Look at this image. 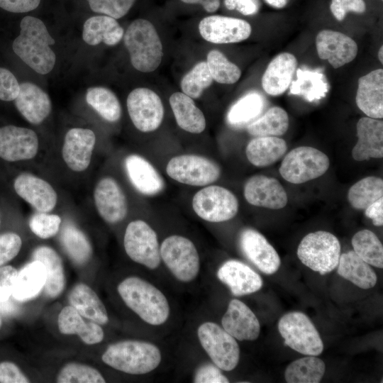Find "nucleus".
<instances>
[{
  "mask_svg": "<svg viewBox=\"0 0 383 383\" xmlns=\"http://www.w3.org/2000/svg\"><path fill=\"white\" fill-rule=\"evenodd\" d=\"M127 109L134 126L141 132L157 130L164 118V106L154 91L145 87L132 90L126 100Z\"/></svg>",
  "mask_w": 383,
  "mask_h": 383,
  "instance_id": "13",
  "label": "nucleus"
},
{
  "mask_svg": "<svg viewBox=\"0 0 383 383\" xmlns=\"http://www.w3.org/2000/svg\"><path fill=\"white\" fill-rule=\"evenodd\" d=\"M19 84L11 71L0 67V100L13 101L19 92Z\"/></svg>",
  "mask_w": 383,
  "mask_h": 383,
  "instance_id": "50",
  "label": "nucleus"
},
{
  "mask_svg": "<svg viewBox=\"0 0 383 383\" xmlns=\"http://www.w3.org/2000/svg\"><path fill=\"white\" fill-rule=\"evenodd\" d=\"M60 223L61 218L59 216L40 212L31 216L29 227L38 237L47 239L57 233Z\"/></svg>",
  "mask_w": 383,
  "mask_h": 383,
  "instance_id": "47",
  "label": "nucleus"
},
{
  "mask_svg": "<svg viewBox=\"0 0 383 383\" xmlns=\"http://www.w3.org/2000/svg\"><path fill=\"white\" fill-rule=\"evenodd\" d=\"M297 256L304 265L323 275L338 266L340 244L338 239L329 232L319 231L310 233L300 242Z\"/></svg>",
  "mask_w": 383,
  "mask_h": 383,
  "instance_id": "5",
  "label": "nucleus"
},
{
  "mask_svg": "<svg viewBox=\"0 0 383 383\" xmlns=\"http://www.w3.org/2000/svg\"><path fill=\"white\" fill-rule=\"evenodd\" d=\"M199 31L209 43L228 44L246 40L250 37L252 28L250 24L243 19L213 15L201 20Z\"/></svg>",
  "mask_w": 383,
  "mask_h": 383,
  "instance_id": "14",
  "label": "nucleus"
},
{
  "mask_svg": "<svg viewBox=\"0 0 383 383\" xmlns=\"http://www.w3.org/2000/svg\"><path fill=\"white\" fill-rule=\"evenodd\" d=\"M325 363L313 355L299 358L291 362L285 370L288 383H318L324 375Z\"/></svg>",
  "mask_w": 383,
  "mask_h": 383,
  "instance_id": "37",
  "label": "nucleus"
},
{
  "mask_svg": "<svg viewBox=\"0 0 383 383\" xmlns=\"http://www.w3.org/2000/svg\"><path fill=\"white\" fill-rule=\"evenodd\" d=\"M1 325H2V321H1V316H0V328L1 327Z\"/></svg>",
  "mask_w": 383,
  "mask_h": 383,
  "instance_id": "62",
  "label": "nucleus"
},
{
  "mask_svg": "<svg viewBox=\"0 0 383 383\" xmlns=\"http://www.w3.org/2000/svg\"><path fill=\"white\" fill-rule=\"evenodd\" d=\"M278 330L284 344L306 355H319L323 350L320 335L310 318L304 313L292 311L278 322Z\"/></svg>",
  "mask_w": 383,
  "mask_h": 383,
  "instance_id": "7",
  "label": "nucleus"
},
{
  "mask_svg": "<svg viewBox=\"0 0 383 383\" xmlns=\"http://www.w3.org/2000/svg\"><path fill=\"white\" fill-rule=\"evenodd\" d=\"M226 7L236 10L245 16L256 14L260 8V0H224Z\"/></svg>",
  "mask_w": 383,
  "mask_h": 383,
  "instance_id": "56",
  "label": "nucleus"
},
{
  "mask_svg": "<svg viewBox=\"0 0 383 383\" xmlns=\"http://www.w3.org/2000/svg\"><path fill=\"white\" fill-rule=\"evenodd\" d=\"M213 80L206 62L201 61L183 77L180 86L184 94L192 99H198L211 85Z\"/></svg>",
  "mask_w": 383,
  "mask_h": 383,
  "instance_id": "45",
  "label": "nucleus"
},
{
  "mask_svg": "<svg viewBox=\"0 0 383 383\" xmlns=\"http://www.w3.org/2000/svg\"><path fill=\"white\" fill-rule=\"evenodd\" d=\"M169 101L180 128L191 133H201L205 130V116L193 99L183 92H175L170 96Z\"/></svg>",
  "mask_w": 383,
  "mask_h": 383,
  "instance_id": "31",
  "label": "nucleus"
},
{
  "mask_svg": "<svg viewBox=\"0 0 383 383\" xmlns=\"http://www.w3.org/2000/svg\"><path fill=\"white\" fill-rule=\"evenodd\" d=\"M101 359L116 370L131 374H143L158 367L162 355L159 348L150 343L124 340L110 345Z\"/></svg>",
  "mask_w": 383,
  "mask_h": 383,
  "instance_id": "4",
  "label": "nucleus"
},
{
  "mask_svg": "<svg viewBox=\"0 0 383 383\" xmlns=\"http://www.w3.org/2000/svg\"><path fill=\"white\" fill-rule=\"evenodd\" d=\"M265 1L272 7L282 9L287 5L288 0H265Z\"/></svg>",
  "mask_w": 383,
  "mask_h": 383,
  "instance_id": "60",
  "label": "nucleus"
},
{
  "mask_svg": "<svg viewBox=\"0 0 383 383\" xmlns=\"http://www.w3.org/2000/svg\"><path fill=\"white\" fill-rule=\"evenodd\" d=\"M297 67L292 53L282 52L269 63L262 77L264 91L271 96L283 94L289 87Z\"/></svg>",
  "mask_w": 383,
  "mask_h": 383,
  "instance_id": "28",
  "label": "nucleus"
},
{
  "mask_svg": "<svg viewBox=\"0 0 383 383\" xmlns=\"http://www.w3.org/2000/svg\"><path fill=\"white\" fill-rule=\"evenodd\" d=\"M20 34L13 40V52L32 70L46 74L53 69L56 56L50 45L55 40L38 18L26 16L20 23Z\"/></svg>",
  "mask_w": 383,
  "mask_h": 383,
  "instance_id": "1",
  "label": "nucleus"
},
{
  "mask_svg": "<svg viewBox=\"0 0 383 383\" xmlns=\"http://www.w3.org/2000/svg\"><path fill=\"white\" fill-rule=\"evenodd\" d=\"M18 311V306L10 298L5 301H0V313L4 316H11L16 314Z\"/></svg>",
  "mask_w": 383,
  "mask_h": 383,
  "instance_id": "59",
  "label": "nucleus"
},
{
  "mask_svg": "<svg viewBox=\"0 0 383 383\" xmlns=\"http://www.w3.org/2000/svg\"><path fill=\"white\" fill-rule=\"evenodd\" d=\"M28 377L18 367L11 362L0 363V382L1 383H28Z\"/></svg>",
  "mask_w": 383,
  "mask_h": 383,
  "instance_id": "54",
  "label": "nucleus"
},
{
  "mask_svg": "<svg viewBox=\"0 0 383 383\" xmlns=\"http://www.w3.org/2000/svg\"><path fill=\"white\" fill-rule=\"evenodd\" d=\"M217 277L236 296L254 293L260 290L263 284L259 274L248 265L235 260L225 262L219 267Z\"/></svg>",
  "mask_w": 383,
  "mask_h": 383,
  "instance_id": "23",
  "label": "nucleus"
},
{
  "mask_svg": "<svg viewBox=\"0 0 383 383\" xmlns=\"http://www.w3.org/2000/svg\"><path fill=\"white\" fill-rule=\"evenodd\" d=\"M123 245L126 254L134 262L149 269H156L161 257L155 231L144 221L136 220L126 227Z\"/></svg>",
  "mask_w": 383,
  "mask_h": 383,
  "instance_id": "12",
  "label": "nucleus"
},
{
  "mask_svg": "<svg viewBox=\"0 0 383 383\" xmlns=\"http://www.w3.org/2000/svg\"><path fill=\"white\" fill-rule=\"evenodd\" d=\"M200 343L213 364L221 370H233L240 359L235 339L213 322H205L197 330Z\"/></svg>",
  "mask_w": 383,
  "mask_h": 383,
  "instance_id": "11",
  "label": "nucleus"
},
{
  "mask_svg": "<svg viewBox=\"0 0 383 383\" xmlns=\"http://www.w3.org/2000/svg\"><path fill=\"white\" fill-rule=\"evenodd\" d=\"M329 165L328 156L321 150L309 146H301L286 155L279 172L287 182L302 184L324 174Z\"/></svg>",
  "mask_w": 383,
  "mask_h": 383,
  "instance_id": "6",
  "label": "nucleus"
},
{
  "mask_svg": "<svg viewBox=\"0 0 383 383\" xmlns=\"http://www.w3.org/2000/svg\"><path fill=\"white\" fill-rule=\"evenodd\" d=\"M86 101L106 121L116 122L121 118V104L109 89L103 87L89 88L86 93Z\"/></svg>",
  "mask_w": 383,
  "mask_h": 383,
  "instance_id": "39",
  "label": "nucleus"
},
{
  "mask_svg": "<svg viewBox=\"0 0 383 383\" xmlns=\"http://www.w3.org/2000/svg\"><path fill=\"white\" fill-rule=\"evenodd\" d=\"M60 241L67 255L77 265L86 263L92 255L89 240L82 231L72 224L65 225Z\"/></svg>",
  "mask_w": 383,
  "mask_h": 383,
  "instance_id": "41",
  "label": "nucleus"
},
{
  "mask_svg": "<svg viewBox=\"0 0 383 383\" xmlns=\"http://www.w3.org/2000/svg\"><path fill=\"white\" fill-rule=\"evenodd\" d=\"M14 101L20 113L33 124L42 123L52 109L48 94L31 82H22L19 84V92Z\"/></svg>",
  "mask_w": 383,
  "mask_h": 383,
  "instance_id": "26",
  "label": "nucleus"
},
{
  "mask_svg": "<svg viewBox=\"0 0 383 383\" xmlns=\"http://www.w3.org/2000/svg\"><path fill=\"white\" fill-rule=\"evenodd\" d=\"M243 194L251 205L270 209L284 208L287 194L280 182L274 177L254 175L244 185Z\"/></svg>",
  "mask_w": 383,
  "mask_h": 383,
  "instance_id": "19",
  "label": "nucleus"
},
{
  "mask_svg": "<svg viewBox=\"0 0 383 383\" xmlns=\"http://www.w3.org/2000/svg\"><path fill=\"white\" fill-rule=\"evenodd\" d=\"M382 196V179L370 176L357 182L350 188L348 199L353 208L365 210Z\"/></svg>",
  "mask_w": 383,
  "mask_h": 383,
  "instance_id": "40",
  "label": "nucleus"
},
{
  "mask_svg": "<svg viewBox=\"0 0 383 383\" xmlns=\"http://www.w3.org/2000/svg\"><path fill=\"white\" fill-rule=\"evenodd\" d=\"M94 199L99 214L106 222L116 223L126 216V197L113 178L105 177L99 181L94 189Z\"/></svg>",
  "mask_w": 383,
  "mask_h": 383,
  "instance_id": "18",
  "label": "nucleus"
},
{
  "mask_svg": "<svg viewBox=\"0 0 383 383\" xmlns=\"http://www.w3.org/2000/svg\"><path fill=\"white\" fill-rule=\"evenodd\" d=\"M18 271L10 265L0 266V301L9 299L12 296Z\"/></svg>",
  "mask_w": 383,
  "mask_h": 383,
  "instance_id": "53",
  "label": "nucleus"
},
{
  "mask_svg": "<svg viewBox=\"0 0 383 383\" xmlns=\"http://www.w3.org/2000/svg\"><path fill=\"white\" fill-rule=\"evenodd\" d=\"M33 259L41 262L46 270L44 289L50 298L59 296L65 284V272L62 260L55 250L48 246H40L33 252Z\"/></svg>",
  "mask_w": 383,
  "mask_h": 383,
  "instance_id": "34",
  "label": "nucleus"
},
{
  "mask_svg": "<svg viewBox=\"0 0 383 383\" xmlns=\"http://www.w3.org/2000/svg\"><path fill=\"white\" fill-rule=\"evenodd\" d=\"M125 168L130 182L140 193L155 196L163 190V179L143 157L135 154L128 155L125 159Z\"/></svg>",
  "mask_w": 383,
  "mask_h": 383,
  "instance_id": "27",
  "label": "nucleus"
},
{
  "mask_svg": "<svg viewBox=\"0 0 383 383\" xmlns=\"http://www.w3.org/2000/svg\"><path fill=\"white\" fill-rule=\"evenodd\" d=\"M40 0H0V8L12 13H26L38 7Z\"/></svg>",
  "mask_w": 383,
  "mask_h": 383,
  "instance_id": "55",
  "label": "nucleus"
},
{
  "mask_svg": "<svg viewBox=\"0 0 383 383\" xmlns=\"http://www.w3.org/2000/svg\"><path fill=\"white\" fill-rule=\"evenodd\" d=\"M96 143L94 133L88 128L70 129L65 136L62 158L74 172H82L89 165Z\"/></svg>",
  "mask_w": 383,
  "mask_h": 383,
  "instance_id": "20",
  "label": "nucleus"
},
{
  "mask_svg": "<svg viewBox=\"0 0 383 383\" xmlns=\"http://www.w3.org/2000/svg\"><path fill=\"white\" fill-rule=\"evenodd\" d=\"M166 172L174 181L194 187L207 186L221 176V169L215 162L193 154L173 157L167 164Z\"/></svg>",
  "mask_w": 383,
  "mask_h": 383,
  "instance_id": "9",
  "label": "nucleus"
},
{
  "mask_svg": "<svg viewBox=\"0 0 383 383\" xmlns=\"http://www.w3.org/2000/svg\"><path fill=\"white\" fill-rule=\"evenodd\" d=\"M194 382L196 383H228V379L223 374L221 369L215 364H204L196 370Z\"/></svg>",
  "mask_w": 383,
  "mask_h": 383,
  "instance_id": "52",
  "label": "nucleus"
},
{
  "mask_svg": "<svg viewBox=\"0 0 383 383\" xmlns=\"http://www.w3.org/2000/svg\"><path fill=\"white\" fill-rule=\"evenodd\" d=\"M206 62L213 79L218 83L233 84L241 76L240 68L218 50L209 51Z\"/></svg>",
  "mask_w": 383,
  "mask_h": 383,
  "instance_id": "44",
  "label": "nucleus"
},
{
  "mask_svg": "<svg viewBox=\"0 0 383 383\" xmlns=\"http://www.w3.org/2000/svg\"><path fill=\"white\" fill-rule=\"evenodd\" d=\"M69 302L82 316L98 324H106L109 316L105 306L96 292L88 285L80 283L74 287Z\"/></svg>",
  "mask_w": 383,
  "mask_h": 383,
  "instance_id": "32",
  "label": "nucleus"
},
{
  "mask_svg": "<svg viewBox=\"0 0 383 383\" xmlns=\"http://www.w3.org/2000/svg\"><path fill=\"white\" fill-rule=\"evenodd\" d=\"M123 35V28L116 19L106 15L91 16L83 26L82 38L90 45H96L101 42L107 45H115L121 40Z\"/></svg>",
  "mask_w": 383,
  "mask_h": 383,
  "instance_id": "30",
  "label": "nucleus"
},
{
  "mask_svg": "<svg viewBox=\"0 0 383 383\" xmlns=\"http://www.w3.org/2000/svg\"><path fill=\"white\" fill-rule=\"evenodd\" d=\"M365 210V216L372 221L374 226L383 225V197L372 203Z\"/></svg>",
  "mask_w": 383,
  "mask_h": 383,
  "instance_id": "57",
  "label": "nucleus"
},
{
  "mask_svg": "<svg viewBox=\"0 0 383 383\" xmlns=\"http://www.w3.org/2000/svg\"><path fill=\"white\" fill-rule=\"evenodd\" d=\"M189 4H200L206 11L215 12L220 6V0H181Z\"/></svg>",
  "mask_w": 383,
  "mask_h": 383,
  "instance_id": "58",
  "label": "nucleus"
},
{
  "mask_svg": "<svg viewBox=\"0 0 383 383\" xmlns=\"http://www.w3.org/2000/svg\"><path fill=\"white\" fill-rule=\"evenodd\" d=\"M160 252L161 259L177 279L189 282L198 275L199 253L193 242L187 238L178 235L166 238Z\"/></svg>",
  "mask_w": 383,
  "mask_h": 383,
  "instance_id": "8",
  "label": "nucleus"
},
{
  "mask_svg": "<svg viewBox=\"0 0 383 383\" xmlns=\"http://www.w3.org/2000/svg\"><path fill=\"white\" fill-rule=\"evenodd\" d=\"M57 325L61 333L77 334L88 345L99 343L104 338V333L101 326L94 321L85 322L82 316L71 305L62 309Z\"/></svg>",
  "mask_w": 383,
  "mask_h": 383,
  "instance_id": "29",
  "label": "nucleus"
},
{
  "mask_svg": "<svg viewBox=\"0 0 383 383\" xmlns=\"http://www.w3.org/2000/svg\"><path fill=\"white\" fill-rule=\"evenodd\" d=\"M223 328L238 340H255L260 333V322L252 310L238 299H232L224 313Z\"/></svg>",
  "mask_w": 383,
  "mask_h": 383,
  "instance_id": "21",
  "label": "nucleus"
},
{
  "mask_svg": "<svg viewBox=\"0 0 383 383\" xmlns=\"http://www.w3.org/2000/svg\"><path fill=\"white\" fill-rule=\"evenodd\" d=\"M357 141L352 150L356 161L383 157V122L370 117L361 118L356 126Z\"/></svg>",
  "mask_w": 383,
  "mask_h": 383,
  "instance_id": "24",
  "label": "nucleus"
},
{
  "mask_svg": "<svg viewBox=\"0 0 383 383\" xmlns=\"http://www.w3.org/2000/svg\"><path fill=\"white\" fill-rule=\"evenodd\" d=\"M287 150V143L282 138L275 136L255 137L248 143L245 154L252 165L266 167L277 161Z\"/></svg>",
  "mask_w": 383,
  "mask_h": 383,
  "instance_id": "35",
  "label": "nucleus"
},
{
  "mask_svg": "<svg viewBox=\"0 0 383 383\" xmlns=\"http://www.w3.org/2000/svg\"><path fill=\"white\" fill-rule=\"evenodd\" d=\"M239 244L244 255L262 272L272 274L279 268L278 253L257 231L244 229L240 233Z\"/></svg>",
  "mask_w": 383,
  "mask_h": 383,
  "instance_id": "17",
  "label": "nucleus"
},
{
  "mask_svg": "<svg viewBox=\"0 0 383 383\" xmlns=\"http://www.w3.org/2000/svg\"><path fill=\"white\" fill-rule=\"evenodd\" d=\"M123 40L135 69L148 73L160 66L163 55L162 44L149 21L138 18L132 21L124 33Z\"/></svg>",
  "mask_w": 383,
  "mask_h": 383,
  "instance_id": "3",
  "label": "nucleus"
},
{
  "mask_svg": "<svg viewBox=\"0 0 383 383\" xmlns=\"http://www.w3.org/2000/svg\"><path fill=\"white\" fill-rule=\"evenodd\" d=\"M289 128V117L285 110L279 106L268 109L262 116L250 123L248 132L255 137L284 135Z\"/></svg>",
  "mask_w": 383,
  "mask_h": 383,
  "instance_id": "38",
  "label": "nucleus"
},
{
  "mask_svg": "<svg viewBox=\"0 0 383 383\" xmlns=\"http://www.w3.org/2000/svg\"><path fill=\"white\" fill-rule=\"evenodd\" d=\"M263 96L257 92L248 93L239 99L227 113L228 122L235 126L244 125L257 116L264 109Z\"/></svg>",
  "mask_w": 383,
  "mask_h": 383,
  "instance_id": "43",
  "label": "nucleus"
},
{
  "mask_svg": "<svg viewBox=\"0 0 383 383\" xmlns=\"http://www.w3.org/2000/svg\"><path fill=\"white\" fill-rule=\"evenodd\" d=\"M353 251L364 261L378 268L383 267V246L378 237L370 230H362L353 237Z\"/></svg>",
  "mask_w": 383,
  "mask_h": 383,
  "instance_id": "42",
  "label": "nucleus"
},
{
  "mask_svg": "<svg viewBox=\"0 0 383 383\" xmlns=\"http://www.w3.org/2000/svg\"><path fill=\"white\" fill-rule=\"evenodd\" d=\"M22 245L20 236L14 233L0 235V266L13 259Z\"/></svg>",
  "mask_w": 383,
  "mask_h": 383,
  "instance_id": "49",
  "label": "nucleus"
},
{
  "mask_svg": "<svg viewBox=\"0 0 383 383\" xmlns=\"http://www.w3.org/2000/svg\"><path fill=\"white\" fill-rule=\"evenodd\" d=\"M337 267L340 276L360 288L367 289L376 284L377 278L375 272L353 250L340 255Z\"/></svg>",
  "mask_w": 383,
  "mask_h": 383,
  "instance_id": "36",
  "label": "nucleus"
},
{
  "mask_svg": "<svg viewBox=\"0 0 383 383\" xmlns=\"http://www.w3.org/2000/svg\"><path fill=\"white\" fill-rule=\"evenodd\" d=\"M106 380L95 368L89 365L71 362L60 370L57 377L58 383H104Z\"/></svg>",
  "mask_w": 383,
  "mask_h": 383,
  "instance_id": "46",
  "label": "nucleus"
},
{
  "mask_svg": "<svg viewBox=\"0 0 383 383\" xmlns=\"http://www.w3.org/2000/svg\"><path fill=\"white\" fill-rule=\"evenodd\" d=\"M355 101L367 116L383 118V70L377 69L358 79Z\"/></svg>",
  "mask_w": 383,
  "mask_h": 383,
  "instance_id": "25",
  "label": "nucleus"
},
{
  "mask_svg": "<svg viewBox=\"0 0 383 383\" xmlns=\"http://www.w3.org/2000/svg\"><path fill=\"white\" fill-rule=\"evenodd\" d=\"M378 58L380 62L383 63V46L382 45L378 51Z\"/></svg>",
  "mask_w": 383,
  "mask_h": 383,
  "instance_id": "61",
  "label": "nucleus"
},
{
  "mask_svg": "<svg viewBox=\"0 0 383 383\" xmlns=\"http://www.w3.org/2000/svg\"><path fill=\"white\" fill-rule=\"evenodd\" d=\"M365 9L363 0H331L330 5L332 14L338 21H342L350 11L362 13Z\"/></svg>",
  "mask_w": 383,
  "mask_h": 383,
  "instance_id": "51",
  "label": "nucleus"
},
{
  "mask_svg": "<svg viewBox=\"0 0 383 383\" xmlns=\"http://www.w3.org/2000/svg\"><path fill=\"white\" fill-rule=\"evenodd\" d=\"M318 57L335 68L352 62L357 54V45L348 35L333 30H323L316 38Z\"/></svg>",
  "mask_w": 383,
  "mask_h": 383,
  "instance_id": "16",
  "label": "nucleus"
},
{
  "mask_svg": "<svg viewBox=\"0 0 383 383\" xmlns=\"http://www.w3.org/2000/svg\"><path fill=\"white\" fill-rule=\"evenodd\" d=\"M118 292L127 306L145 322L158 326L167 320V299L150 282L137 277H127L118 284Z\"/></svg>",
  "mask_w": 383,
  "mask_h": 383,
  "instance_id": "2",
  "label": "nucleus"
},
{
  "mask_svg": "<svg viewBox=\"0 0 383 383\" xmlns=\"http://www.w3.org/2000/svg\"><path fill=\"white\" fill-rule=\"evenodd\" d=\"M38 150L37 134L31 129L15 126L0 128V157L16 162L33 158Z\"/></svg>",
  "mask_w": 383,
  "mask_h": 383,
  "instance_id": "15",
  "label": "nucleus"
},
{
  "mask_svg": "<svg viewBox=\"0 0 383 383\" xmlns=\"http://www.w3.org/2000/svg\"><path fill=\"white\" fill-rule=\"evenodd\" d=\"M90 9L96 13L118 19L130 11L135 0H87Z\"/></svg>",
  "mask_w": 383,
  "mask_h": 383,
  "instance_id": "48",
  "label": "nucleus"
},
{
  "mask_svg": "<svg viewBox=\"0 0 383 383\" xmlns=\"http://www.w3.org/2000/svg\"><path fill=\"white\" fill-rule=\"evenodd\" d=\"M194 211L201 219L219 223L233 218L238 211V201L232 192L218 186H206L193 196Z\"/></svg>",
  "mask_w": 383,
  "mask_h": 383,
  "instance_id": "10",
  "label": "nucleus"
},
{
  "mask_svg": "<svg viewBox=\"0 0 383 383\" xmlns=\"http://www.w3.org/2000/svg\"><path fill=\"white\" fill-rule=\"evenodd\" d=\"M13 187L18 195L39 212H49L57 204V195L52 187L34 175H18Z\"/></svg>",
  "mask_w": 383,
  "mask_h": 383,
  "instance_id": "22",
  "label": "nucleus"
},
{
  "mask_svg": "<svg viewBox=\"0 0 383 383\" xmlns=\"http://www.w3.org/2000/svg\"><path fill=\"white\" fill-rule=\"evenodd\" d=\"M45 282L46 270L44 265L33 260L18 272L12 296L18 301L30 300L39 294Z\"/></svg>",
  "mask_w": 383,
  "mask_h": 383,
  "instance_id": "33",
  "label": "nucleus"
}]
</instances>
